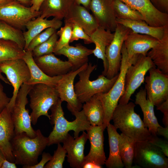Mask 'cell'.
Wrapping results in <instances>:
<instances>
[{"mask_svg":"<svg viewBox=\"0 0 168 168\" xmlns=\"http://www.w3.org/2000/svg\"><path fill=\"white\" fill-rule=\"evenodd\" d=\"M0 40L14 42L24 49L25 42L23 31L0 20Z\"/></svg>","mask_w":168,"mask_h":168,"instance_id":"e575fe53","label":"cell"},{"mask_svg":"<svg viewBox=\"0 0 168 168\" xmlns=\"http://www.w3.org/2000/svg\"><path fill=\"white\" fill-rule=\"evenodd\" d=\"M30 0L31 1V0Z\"/></svg>","mask_w":168,"mask_h":168,"instance_id":"6f0895ef","label":"cell"},{"mask_svg":"<svg viewBox=\"0 0 168 168\" xmlns=\"http://www.w3.org/2000/svg\"><path fill=\"white\" fill-rule=\"evenodd\" d=\"M42 159L37 164L31 166H23V168H43L46 164L52 158V156L49 153L43 152L42 154Z\"/></svg>","mask_w":168,"mask_h":168,"instance_id":"ee69618b","label":"cell"},{"mask_svg":"<svg viewBox=\"0 0 168 168\" xmlns=\"http://www.w3.org/2000/svg\"><path fill=\"white\" fill-rule=\"evenodd\" d=\"M114 7L116 19L144 21L140 12L120 0H114Z\"/></svg>","mask_w":168,"mask_h":168,"instance_id":"d590c367","label":"cell"},{"mask_svg":"<svg viewBox=\"0 0 168 168\" xmlns=\"http://www.w3.org/2000/svg\"><path fill=\"white\" fill-rule=\"evenodd\" d=\"M57 149L54 152L52 159L44 166V168H62L66 156L67 151L60 143L58 144Z\"/></svg>","mask_w":168,"mask_h":168,"instance_id":"f35d334b","label":"cell"},{"mask_svg":"<svg viewBox=\"0 0 168 168\" xmlns=\"http://www.w3.org/2000/svg\"><path fill=\"white\" fill-rule=\"evenodd\" d=\"M75 3L81 5L85 7L88 11L89 9V5L90 0H73Z\"/></svg>","mask_w":168,"mask_h":168,"instance_id":"f907efd6","label":"cell"},{"mask_svg":"<svg viewBox=\"0 0 168 168\" xmlns=\"http://www.w3.org/2000/svg\"><path fill=\"white\" fill-rule=\"evenodd\" d=\"M14 127L11 113L5 108L0 114V150L5 158L15 162L11 141L14 135Z\"/></svg>","mask_w":168,"mask_h":168,"instance_id":"44dd1931","label":"cell"},{"mask_svg":"<svg viewBox=\"0 0 168 168\" xmlns=\"http://www.w3.org/2000/svg\"><path fill=\"white\" fill-rule=\"evenodd\" d=\"M120 0L140 12L149 26L160 27L168 25V14L158 10L152 4V0Z\"/></svg>","mask_w":168,"mask_h":168,"instance_id":"2e32d148","label":"cell"},{"mask_svg":"<svg viewBox=\"0 0 168 168\" xmlns=\"http://www.w3.org/2000/svg\"><path fill=\"white\" fill-rule=\"evenodd\" d=\"M44 0H31L30 8L33 11H39L40 7Z\"/></svg>","mask_w":168,"mask_h":168,"instance_id":"c3c4849f","label":"cell"},{"mask_svg":"<svg viewBox=\"0 0 168 168\" xmlns=\"http://www.w3.org/2000/svg\"><path fill=\"white\" fill-rule=\"evenodd\" d=\"M40 68L50 77L62 76L71 71L72 65L68 61H63L53 53L33 57Z\"/></svg>","mask_w":168,"mask_h":168,"instance_id":"7402d4cb","label":"cell"},{"mask_svg":"<svg viewBox=\"0 0 168 168\" xmlns=\"http://www.w3.org/2000/svg\"><path fill=\"white\" fill-rule=\"evenodd\" d=\"M5 159H6L1 151L0 150V168H1L3 162Z\"/></svg>","mask_w":168,"mask_h":168,"instance_id":"11a10c76","label":"cell"},{"mask_svg":"<svg viewBox=\"0 0 168 168\" xmlns=\"http://www.w3.org/2000/svg\"><path fill=\"white\" fill-rule=\"evenodd\" d=\"M10 99L4 91L3 87L0 81V114L6 108Z\"/></svg>","mask_w":168,"mask_h":168,"instance_id":"f6af8a7d","label":"cell"},{"mask_svg":"<svg viewBox=\"0 0 168 168\" xmlns=\"http://www.w3.org/2000/svg\"><path fill=\"white\" fill-rule=\"evenodd\" d=\"M154 6L160 11L168 13V0H152Z\"/></svg>","mask_w":168,"mask_h":168,"instance_id":"bcb514c9","label":"cell"},{"mask_svg":"<svg viewBox=\"0 0 168 168\" xmlns=\"http://www.w3.org/2000/svg\"><path fill=\"white\" fill-rule=\"evenodd\" d=\"M56 30L55 28L50 27L38 34L30 41L26 50L31 52L36 46L47 40Z\"/></svg>","mask_w":168,"mask_h":168,"instance_id":"ab89813d","label":"cell"},{"mask_svg":"<svg viewBox=\"0 0 168 168\" xmlns=\"http://www.w3.org/2000/svg\"><path fill=\"white\" fill-rule=\"evenodd\" d=\"M104 130L102 125H91L86 131L91 147L89 153L85 156L84 164L92 162L100 166L105 165L106 159L104 147Z\"/></svg>","mask_w":168,"mask_h":168,"instance_id":"ac0fdd59","label":"cell"},{"mask_svg":"<svg viewBox=\"0 0 168 168\" xmlns=\"http://www.w3.org/2000/svg\"><path fill=\"white\" fill-rule=\"evenodd\" d=\"M22 59L29 69L30 78L26 84L33 85L42 83L55 87L62 76L50 77L45 74L35 63L31 51L26 50Z\"/></svg>","mask_w":168,"mask_h":168,"instance_id":"484cf974","label":"cell"},{"mask_svg":"<svg viewBox=\"0 0 168 168\" xmlns=\"http://www.w3.org/2000/svg\"><path fill=\"white\" fill-rule=\"evenodd\" d=\"M136 142L122 133L119 135V149L124 166L131 168L134 156Z\"/></svg>","mask_w":168,"mask_h":168,"instance_id":"d6a6232c","label":"cell"},{"mask_svg":"<svg viewBox=\"0 0 168 168\" xmlns=\"http://www.w3.org/2000/svg\"><path fill=\"white\" fill-rule=\"evenodd\" d=\"M88 139L87 133L84 131L75 138L69 133L62 141L63 147L66 149L67 161L73 168H82L84 163L85 146Z\"/></svg>","mask_w":168,"mask_h":168,"instance_id":"d6986e66","label":"cell"},{"mask_svg":"<svg viewBox=\"0 0 168 168\" xmlns=\"http://www.w3.org/2000/svg\"><path fill=\"white\" fill-rule=\"evenodd\" d=\"M135 104L138 105L143 112L145 126L153 135H157V130L160 126L155 115L154 105L147 98L145 89H141L135 95Z\"/></svg>","mask_w":168,"mask_h":168,"instance_id":"d4e9b609","label":"cell"},{"mask_svg":"<svg viewBox=\"0 0 168 168\" xmlns=\"http://www.w3.org/2000/svg\"><path fill=\"white\" fill-rule=\"evenodd\" d=\"M149 142L159 147L167 157H168V140L158 138L157 135H153Z\"/></svg>","mask_w":168,"mask_h":168,"instance_id":"b9f144b4","label":"cell"},{"mask_svg":"<svg viewBox=\"0 0 168 168\" xmlns=\"http://www.w3.org/2000/svg\"><path fill=\"white\" fill-rule=\"evenodd\" d=\"M0 79L2 80L5 83L10 85L11 84L10 82H9L7 78L3 77V76L2 75V73L0 72Z\"/></svg>","mask_w":168,"mask_h":168,"instance_id":"db71d44e","label":"cell"},{"mask_svg":"<svg viewBox=\"0 0 168 168\" xmlns=\"http://www.w3.org/2000/svg\"><path fill=\"white\" fill-rule=\"evenodd\" d=\"M82 110L91 125L100 126L104 122V110L100 100L95 95L82 105Z\"/></svg>","mask_w":168,"mask_h":168,"instance_id":"1f68e13d","label":"cell"},{"mask_svg":"<svg viewBox=\"0 0 168 168\" xmlns=\"http://www.w3.org/2000/svg\"><path fill=\"white\" fill-rule=\"evenodd\" d=\"M149 75L145 78L147 98L156 106L168 99V74L156 67L148 71Z\"/></svg>","mask_w":168,"mask_h":168,"instance_id":"4fadbf2b","label":"cell"},{"mask_svg":"<svg viewBox=\"0 0 168 168\" xmlns=\"http://www.w3.org/2000/svg\"><path fill=\"white\" fill-rule=\"evenodd\" d=\"M14 0H0V6L4 5Z\"/></svg>","mask_w":168,"mask_h":168,"instance_id":"9f6ffc18","label":"cell"},{"mask_svg":"<svg viewBox=\"0 0 168 168\" xmlns=\"http://www.w3.org/2000/svg\"><path fill=\"white\" fill-rule=\"evenodd\" d=\"M116 22L130 29L134 32L149 35L159 40L164 35L165 26H152L144 20L116 19Z\"/></svg>","mask_w":168,"mask_h":168,"instance_id":"4dcf8cb0","label":"cell"},{"mask_svg":"<svg viewBox=\"0 0 168 168\" xmlns=\"http://www.w3.org/2000/svg\"><path fill=\"white\" fill-rule=\"evenodd\" d=\"M28 95L30 98L29 105L32 110L30 116L31 123L35 125L38 118L45 116L50 119L48 111L59 98L55 87L38 83L33 85Z\"/></svg>","mask_w":168,"mask_h":168,"instance_id":"8992f818","label":"cell"},{"mask_svg":"<svg viewBox=\"0 0 168 168\" xmlns=\"http://www.w3.org/2000/svg\"><path fill=\"white\" fill-rule=\"evenodd\" d=\"M114 0H90L89 9L99 26L111 32L114 31L117 25L114 7Z\"/></svg>","mask_w":168,"mask_h":168,"instance_id":"9a60e30c","label":"cell"},{"mask_svg":"<svg viewBox=\"0 0 168 168\" xmlns=\"http://www.w3.org/2000/svg\"><path fill=\"white\" fill-rule=\"evenodd\" d=\"M155 67L156 66L148 56L142 55L138 56L127 70L125 77L124 91L119 101V104L128 103L132 95L144 82L147 72L150 68Z\"/></svg>","mask_w":168,"mask_h":168,"instance_id":"52a82bcc","label":"cell"},{"mask_svg":"<svg viewBox=\"0 0 168 168\" xmlns=\"http://www.w3.org/2000/svg\"><path fill=\"white\" fill-rule=\"evenodd\" d=\"M39 16L28 22L26 26V31H23L25 42L24 49L25 51L30 41L37 35L48 28L52 27L57 30L62 26L63 22L61 20L55 18L48 20L41 18Z\"/></svg>","mask_w":168,"mask_h":168,"instance_id":"4316f807","label":"cell"},{"mask_svg":"<svg viewBox=\"0 0 168 168\" xmlns=\"http://www.w3.org/2000/svg\"><path fill=\"white\" fill-rule=\"evenodd\" d=\"M41 14L40 11H33L30 7L15 0L0 6V20L22 30L28 22Z\"/></svg>","mask_w":168,"mask_h":168,"instance_id":"8fae6325","label":"cell"},{"mask_svg":"<svg viewBox=\"0 0 168 168\" xmlns=\"http://www.w3.org/2000/svg\"><path fill=\"white\" fill-rule=\"evenodd\" d=\"M36 132L34 138H30L25 132L14 134L11 145L16 164L31 166L38 163V157L48 146L49 140L40 129Z\"/></svg>","mask_w":168,"mask_h":168,"instance_id":"3957f363","label":"cell"},{"mask_svg":"<svg viewBox=\"0 0 168 168\" xmlns=\"http://www.w3.org/2000/svg\"><path fill=\"white\" fill-rule=\"evenodd\" d=\"M26 52L14 42L0 40V62L22 58Z\"/></svg>","mask_w":168,"mask_h":168,"instance_id":"836d02e7","label":"cell"},{"mask_svg":"<svg viewBox=\"0 0 168 168\" xmlns=\"http://www.w3.org/2000/svg\"><path fill=\"white\" fill-rule=\"evenodd\" d=\"M133 162L139 168H168V158L159 147L147 141L136 142Z\"/></svg>","mask_w":168,"mask_h":168,"instance_id":"30bf717a","label":"cell"},{"mask_svg":"<svg viewBox=\"0 0 168 168\" xmlns=\"http://www.w3.org/2000/svg\"><path fill=\"white\" fill-rule=\"evenodd\" d=\"M16 164L15 162H10L5 159L3 161L1 168H16Z\"/></svg>","mask_w":168,"mask_h":168,"instance_id":"681fc988","label":"cell"},{"mask_svg":"<svg viewBox=\"0 0 168 168\" xmlns=\"http://www.w3.org/2000/svg\"><path fill=\"white\" fill-rule=\"evenodd\" d=\"M132 31L130 29L117 23L113 39L105 51L108 63L105 75L107 78L111 79L119 74L121 66L122 45L128 35Z\"/></svg>","mask_w":168,"mask_h":168,"instance_id":"7c38bea8","label":"cell"},{"mask_svg":"<svg viewBox=\"0 0 168 168\" xmlns=\"http://www.w3.org/2000/svg\"><path fill=\"white\" fill-rule=\"evenodd\" d=\"M58 37L56 32L47 40L36 46L31 51L33 57L54 53Z\"/></svg>","mask_w":168,"mask_h":168,"instance_id":"8d00e7d4","label":"cell"},{"mask_svg":"<svg viewBox=\"0 0 168 168\" xmlns=\"http://www.w3.org/2000/svg\"><path fill=\"white\" fill-rule=\"evenodd\" d=\"M64 19V22L78 25L89 36L99 27L93 15L85 7L75 2Z\"/></svg>","mask_w":168,"mask_h":168,"instance_id":"ffe728a7","label":"cell"},{"mask_svg":"<svg viewBox=\"0 0 168 168\" xmlns=\"http://www.w3.org/2000/svg\"><path fill=\"white\" fill-rule=\"evenodd\" d=\"M93 49H89L78 43L75 46L69 45L65 46L54 54L67 57L68 61L72 65L71 71H75L88 63V57L93 54Z\"/></svg>","mask_w":168,"mask_h":168,"instance_id":"cb8c5ba5","label":"cell"},{"mask_svg":"<svg viewBox=\"0 0 168 168\" xmlns=\"http://www.w3.org/2000/svg\"><path fill=\"white\" fill-rule=\"evenodd\" d=\"M109 145V154L105 165L108 168H123L124 165L121 160L119 149L120 134L117 129L110 123L107 126Z\"/></svg>","mask_w":168,"mask_h":168,"instance_id":"f546056e","label":"cell"},{"mask_svg":"<svg viewBox=\"0 0 168 168\" xmlns=\"http://www.w3.org/2000/svg\"><path fill=\"white\" fill-rule=\"evenodd\" d=\"M0 72L6 75L13 87L12 96L6 107L10 112L21 86L30 78L29 69L23 59L20 58L0 62Z\"/></svg>","mask_w":168,"mask_h":168,"instance_id":"9c48e42d","label":"cell"},{"mask_svg":"<svg viewBox=\"0 0 168 168\" xmlns=\"http://www.w3.org/2000/svg\"><path fill=\"white\" fill-rule=\"evenodd\" d=\"M32 86L26 83L21 86L10 112L15 134L25 132L31 138L35 137L36 132L31 126L29 110L26 106L28 102L27 96Z\"/></svg>","mask_w":168,"mask_h":168,"instance_id":"ba28073f","label":"cell"},{"mask_svg":"<svg viewBox=\"0 0 168 168\" xmlns=\"http://www.w3.org/2000/svg\"><path fill=\"white\" fill-rule=\"evenodd\" d=\"M135 106L132 102L118 104L111 118L113 125L122 133L136 142L149 141L152 135L145 126L140 115L135 112Z\"/></svg>","mask_w":168,"mask_h":168,"instance_id":"7a4b0ae2","label":"cell"},{"mask_svg":"<svg viewBox=\"0 0 168 168\" xmlns=\"http://www.w3.org/2000/svg\"><path fill=\"white\" fill-rule=\"evenodd\" d=\"M82 39L85 44H88L92 43L90 37L84 30L82 28L76 24H72V29L70 43L79 39Z\"/></svg>","mask_w":168,"mask_h":168,"instance_id":"60d3db41","label":"cell"},{"mask_svg":"<svg viewBox=\"0 0 168 168\" xmlns=\"http://www.w3.org/2000/svg\"><path fill=\"white\" fill-rule=\"evenodd\" d=\"M83 168H101L102 166L98 165L92 162H87L83 165Z\"/></svg>","mask_w":168,"mask_h":168,"instance_id":"816d5d0a","label":"cell"},{"mask_svg":"<svg viewBox=\"0 0 168 168\" xmlns=\"http://www.w3.org/2000/svg\"><path fill=\"white\" fill-rule=\"evenodd\" d=\"M62 102L59 98L50 109L51 123L54 126L48 137V146L62 142L71 130L74 131V137L76 138L79 136L80 132L86 131L91 125L83 110L72 112L75 116V119L72 121H68L64 117Z\"/></svg>","mask_w":168,"mask_h":168,"instance_id":"6da1fadb","label":"cell"},{"mask_svg":"<svg viewBox=\"0 0 168 168\" xmlns=\"http://www.w3.org/2000/svg\"><path fill=\"white\" fill-rule=\"evenodd\" d=\"M150 50L147 55L150 58L157 68L168 74V25L165 26L162 39Z\"/></svg>","mask_w":168,"mask_h":168,"instance_id":"83f0119b","label":"cell"},{"mask_svg":"<svg viewBox=\"0 0 168 168\" xmlns=\"http://www.w3.org/2000/svg\"><path fill=\"white\" fill-rule=\"evenodd\" d=\"M72 24L64 22V26L61 27L56 33L59 38L58 40L54 49L55 53L63 47L69 45L71 36Z\"/></svg>","mask_w":168,"mask_h":168,"instance_id":"74e56055","label":"cell"},{"mask_svg":"<svg viewBox=\"0 0 168 168\" xmlns=\"http://www.w3.org/2000/svg\"><path fill=\"white\" fill-rule=\"evenodd\" d=\"M88 63H86L77 70L71 71L62 75L55 87L59 98L62 102H67V108L71 113L80 111L82 108V103L79 100L75 92L74 82L76 76Z\"/></svg>","mask_w":168,"mask_h":168,"instance_id":"5bb4252c","label":"cell"},{"mask_svg":"<svg viewBox=\"0 0 168 168\" xmlns=\"http://www.w3.org/2000/svg\"><path fill=\"white\" fill-rule=\"evenodd\" d=\"M97 67V65H92L89 63L77 75L79 80L74 85V88L77 98L82 103L88 101L95 95L108 92L117 79L119 74L111 79L101 74L96 79L90 80V75Z\"/></svg>","mask_w":168,"mask_h":168,"instance_id":"277c9868","label":"cell"},{"mask_svg":"<svg viewBox=\"0 0 168 168\" xmlns=\"http://www.w3.org/2000/svg\"><path fill=\"white\" fill-rule=\"evenodd\" d=\"M121 54V66L116 81L108 92L96 95L100 101L103 106L104 119L102 125L105 129L111 120L113 112L123 94L125 74L129 66L133 63L132 61L128 58L124 43L122 47Z\"/></svg>","mask_w":168,"mask_h":168,"instance_id":"5b68a950","label":"cell"},{"mask_svg":"<svg viewBox=\"0 0 168 168\" xmlns=\"http://www.w3.org/2000/svg\"><path fill=\"white\" fill-rule=\"evenodd\" d=\"M157 135L163 136L166 140H168V126L163 127L161 125L157 130Z\"/></svg>","mask_w":168,"mask_h":168,"instance_id":"7dc6e473","label":"cell"},{"mask_svg":"<svg viewBox=\"0 0 168 168\" xmlns=\"http://www.w3.org/2000/svg\"><path fill=\"white\" fill-rule=\"evenodd\" d=\"M18 1L25 5L31 4L30 0H14Z\"/></svg>","mask_w":168,"mask_h":168,"instance_id":"f5cc1de1","label":"cell"},{"mask_svg":"<svg viewBox=\"0 0 168 168\" xmlns=\"http://www.w3.org/2000/svg\"><path fill=\"white\" fill-rule=\"evenodd\" d=\"M156 109L163 114L162 122L165 127L168 126V99L157 106Z\"/></svg>","mask_w":168,"mask_h":168,"instance_id":"7bdbcfd3","label":"cell"},{"mask_svg":"<svg viewBox=\"0 0 168 168\" xmlns=\"http://www.w3.org/2000/svg\"><path fill=\"white\" fill-rule=\"evenodd\" d=\"M114 34L110 30L99 26L90 36L92 43L95 45L93 54L98 59L103 61L104 70L102 74L105 76L108 68V63L105 55L106 47L112 41Z\"/></svg>","mask_w":168,"mask_h":168,"instance_id":"603a6c76","label":"cell"},{"mask_svg":"<svg viewBox=\"0 0 168 168\" xmlns=\"http://www.w3.org/2000/svg\"><path fill=\"white\" fill-rule=\"evenodd\" d=\"M73 0H44L40 8L41 18L54 17L62 20L74 3Z\"/></svg>","mask_w":168,"mask_h":168,"instance_id":"f1b7e54d","label":"cell"},{"mask_svg":"<svg viewBox=\"0 0 168 168\" xmlns=\"http://www.w3.org/2000/svg\"><path fill=\"white\" fill-rule=\"evenodd\" d=\"M159 40L149 35L131 32L124 43L129 60L134 63L140 55H147L148 51L156 45Z\"/></svg>","mask_w":168,"mask_h":168,"instance_id":"e0dca14e","label":"cell"}]
</instances>
